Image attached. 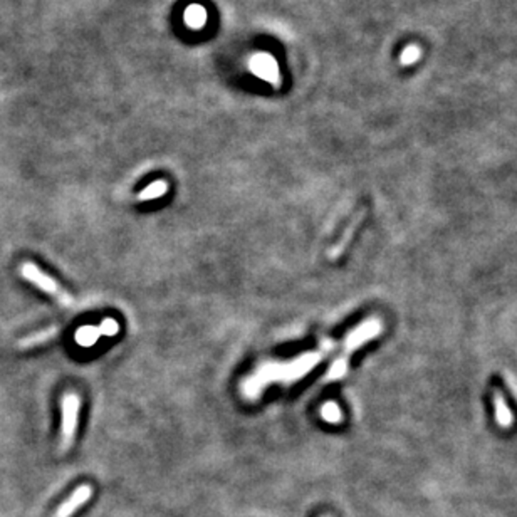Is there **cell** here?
<instances>
[{
  "instance_id": "8",
  "label": "cell",
  "mask_w": 517,
  "mask_h": 517,
  "mask_svg": "<svg viewBox=\"0 0 517 517\" xmlns=\"http://www.w3.org/2000/svg\"><path fill=\"white\" fill-rule=\"evenodd\" d=\"M363 215H365V210H361V212H359L356 215V219H353V222L349 223L348 228H346V231H344V236L341 237V240L330 250V259H338L339 255L344 252L346 245H348L349 240L353 239V233H354V231H356V227L359 226V222H361Z\"/></svg>"
},
{
  "instance_id": "9",
  "label": "cell",
  "mask_w": 517,
  "mask_h": 517,
  "mask_svg": "<svg viewBox=\"0 0 517 517\" xmlns=\"http://www.w3.org/2000/svg\"><path fill=\"white\" fill-rule=\"evenodd\" d=\"M494 407H496V420L497 425L502 426V429H511L514 425V417L507 407V403L504 402L501 393L494 395Z\"/></svg>"
},
{
  "instance_id": "5",
  "label": "cell",
  "mask_w": 517,
  "mask_h": 517,
  "mask_svg": "<svg viewBox=\"0 0 517 517\" xmlns=\"http://www.w3.org/2000/svg\"><path fill=\"white\" fill-rule=\"evenodd\" d=\"M93 496V487L88 484L79 485L76 487V491L71 494L69 497L66 499L62 504L57 507V511L54 512L52 517H73L76 511H79Z\"/></svg>"
},
{
  "instance_id": "15",
  "label": "cell",
  "mask_w": 517,
  "mask_h": 517,
  "mask_svg": "<svg viewBox=\"0 0 517 517\" xmlns=\"http://www.w3.org/2000/svg\"><path fill=\"white\" fill-rule=\"evenodd\" d=\"M98 330H100V335L111 338V336H116L120 332V325L116 319L106 318V319H103V323L98 326Z\"/></svg>"
},
{
  "instance_id": "2",
  "label": "cell",
  "mask_w": 517,
  "mask_h": 517,
  "mask_svg": "<svg viewBox=\"0 0 517 517\" xmlns=\"http://www.w3.org/2000/svg\"><path fill=\"white\" fill-rule=\"evenodd\" d=\"M21 276L24 277L25 281L33 282L34 286H37L40 291L47 292L49 296L56 298L61 304H64V306L73 304V298H71L67 292H64V289H62V287L57 284V282L54 281L51 276H47L46 272L40 271V269L35 264H33V262L22 264L21 265Z\"/></svg>"
},
{
  "instance_id": "1",
  "label": "cell",
  "mask_w": 517,
  "mask_h": 517,
  "mask_svg": "<svg viewBox=\"0 0 517 517\" xmlns=\"http://www.w3.org/2000/svg\"><path fill=\"white\" fill-rule=\"evenodd\" d=\"M323 353H304L303 356L294 359V361L287 363V365H279V363H271V365H264L260 370L255 373L252 378L247 380L245 383V393L252 395V397H259L260 390L264 385L271 383V381H296L303 378L306 373H309L314 366L321 361Z\"/></svg>"
},
{
  "instance_id": "6",
  "label": "cell",
  "mask_w": 517,
  "mask_h": 517,
  "mask_svg": "<svg viewBox=\"0 0 517 517\" xmlns=\"http://www.w3.org/2000/svg\"><path fill=\"white\" fill-rule=\"evenodd\" d=\"M250 66H252V71L259 76V78L269 81V83H277L279 78L277 64L271 56H267V54H259V56H255L252 62H250Z\"/></svg>"
},
{
  "instance_id": "10",
  "label": "cell",
  "mask_w": 517,
  "mask_h": 517,
  "mask_svg": "<svg viewBox=\"0 0 517 517\" xmlns=\"http://www.w3.org/2000/svg\"><path fill=\"white\" fill-rule=\"evenodd\" d=\"M100 330L98 326H83L76 331V343L84 348H91L100 339Z\"/></svg>"
},
{
  "instance_id": "16",
  "label": "cell",
  "mask_w": 517,
  "mask_h": 517,
  "mask_svg": "<svg viewBox=\"0 0 517 517\" xmlns=\"http://www.w3.org/2000/svg\"><path fill=\"white\" fill-rule=\"evenodd\" d=\"M420 49L417 46H408L402 54V62L403 64H413L420 57Z\"/></svg>"
},
{
  "instance_id": "17",
  "label": "cell",
  "mask_w": 517,
  "mask_h": 517,
  "mask_svg": "<svg viewBox=\"0 0 517 517\" xmlns=\"http://www.w3.org/2000/svg\"><path fill=\"white\" fill-rule=\"evenodd\" d=\"M323 517H330V516H323Z\"/></svg>"
},
{
  "instance_id": "3",
  "label": "cell",
  "mask_w": 517,
  "mask_h": 517,
  "mask_svg": "<svg viewBox=\"0 0 517 517\" xmlns=\"http://www.w3.org/2000/svg\"><path fill=\"white\" fill-rule=\"evenodd\" d=\"M62 425H61V451H69L74 442L76 429H78V417L81 408V398L76 393H67L62 397Z\"/></svg>"
},
{
  "instance_id": "7",
  "label": "cell",
  "mask_w": 517,
  "mask_h": 517,
  "mask_svg": "<svg viewBox=\"0 0 517 517\" xmlns=\"http://www.w3.org/2000/svg\"><path fill=\"white\" fill-rule=\"evenodd\" d=\"M59 331H61L59 326H51V327H46V330H42V331L34 332V335L27 336V338L19 341V348H34V346L47 343V341H51L54 336L59 335Z\"/></svg>"
},
{
  "instance_id": "11",
  "label": "cell",
  "mask_w": 517,
  "mask_h": 517,
  "mask_svg": "<svg viewBox=\"0 0 517 517\" xmlns=\"http://www.w3.org/2000/svg\"><path fill=\"white\" fill-rule=\"evenodd\" d=\"M166 192H168V183H166L165 180H156V182H153L151 185H148L145 190L139 192L138 200L146 202V200L160 199V197H163Z\"/></svg>"
},
{
  "instance_id": "4",
  "label": "cell",
  "mask_w": 517,
  "mask_h": 517,
  "mask_svg": "<svg viewBox=\"0 0 517 517\" xmlns=\"http://www.w3.org/2000/svg\"><path fill=\"white\" fill-rule=\"evenodd\" d=\"M383 331V325H381L380 319H368V321L361 323L356 330L349 332L344 339V356L348 358L354 349H358L359 346H363L365 343H368L371 338L378 336L380 332Z\"/></svg>"
},
{
  "instance_id": "13",
  "label": "cell",
  "mask_w": 517,
  "mask_h": 517,
  "mask_svg": "<svg viewBox=\"0 0 517 517\" xmlns=\"http://www.w3.org/2000/svg\"><path fill=\"white\" fill-rule=\"evenodd\" d=\"M346 371H348V358L346 356L338 358L335 363H332L330 371H327V375L325 376V383H331V381L343 378Z\"/></svg>"
},
{
  "instance_id": "12",
  "label": "cell",
  "mask_w": 517,
  "mask_h": 517,
  "mask_svg": "<svg viewBox=\"0 0 517 517\" xmlns=\"http://www.w3.org/2000/svg\"><path fill=\"white\" fill-rule=\"evenodd\" d=\"M185 19H187V24L193 27V29H200V27L205 25L207 22V12L204 7L200 6H192L187 8L185 12Z\"/></svg>"
},
{
  "instance_id": "14",
  "label": "cell",
  "mask_w": 517,
  "mask_h": 517,
  "mask_svg": "<svg viewBox=\"0 0 517 517\" xmlns=\"http://www.w3.org/2000/svg\"><path fill=\"white\" fill-rule=\"evenodd\" d=\"M321 417L325 418L327 424H341L343 420V415H341V408L338 407V403L335 402H326L321 407Z\"/></svg>"
}]
</instances>
